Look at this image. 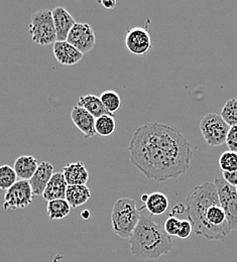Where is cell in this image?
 <instances>
[{
	"label": "cell",
	"mask_w": 237,
	"mask_h": 262,
	"mask_svg": "<svg viewBox=\"0 0 237 262\" xmlns=\"http://www.w3.org/2000/svg\"><path fill=\"white\" fill-rule=\"evenodd\" d=\"M131 163L147 179L166 182L186 174L193 149L183 132L160 122L136 128L128 145Z\"/></svg>",
	"instance_id": "obj_1"
},
{
	"label": "cell",
	"mask_w": 237,
	"mask_h": 262,
	"mask_svg": "<svg viewBox=\"0 0 237 262\" xmlns=\"http://www.w3.org/2000/svg\"><path fill=\"white\" fill-rule=\"evenodd\" d=\"M186 213L196 236L223 241L232 231L214 183L206 182L190 192L186 199Z\"/></svg>",
	"instance_id": "obj_2"
},
{
	"label": "cell",
	"mask_w": 237,
	"mask_h": 262,
	"mask_svg": "<svg viewBox=\"0 0 237 262\" xmlns=\"http://www.w3.org/2000/svg\"><path fill=\"white\" fill-rule=\"evenodd\" d=\"M128 241L132 254L140 260H158L173 249L171 237L150 215H141Z\"/></svg>",
	"instance_id": "obj_3"
},
{
	"label": "cell",
	"mask_w": 237,
	"mask_h": 262,
	"mask_svg": "<svg viewBox=\"0 0 237 262\" xmlns=\"http://www.w3.org/2000/svg\"><path fill=\"white\" fill-rule=\"evenodd\" d=\"M140 212L136 200L121 198L112 208L111 223L114 233L123 239H130L140 220Z\"/></svg>",
	"instance_id": "obj_4"
},
{
	"label": "cell",
	"mask_w": 237,
	"mask_h": 262,
	"mask_svg": "<svg viewBox=\"0 0 237 262\" xmlns=\"http://www.w3.org/2000/svg\"><path fill=\"white\" fill-rule=\"evenodd\" d=\"M29 33L32 40L38 46L55 45L58 39L53 12L49 9H41L34 12L31 17Z\"/></svg>",
	"instance_id": "obj_5"
},
{
	"label": "cell",
	"mask_w": 237,
	"mask_h": 262,
	"mask_svg": "<svg viewBox=\"0 0 237 262\" xmlns=\"http://www.w3.org/2000/svg\"><path fill=\"white\" fill-rule=\"evenodd\" d=\"M200 130L207 144L216 147L226 143L230 126L220 114L208 113L200 122Z\"/></svg>",
	"instance_id": "obj_6"
},
{
	"label": "cell",
	"mask_w": 237,
	"mask_h": 262,
	"mask_svg": "<svg viewBox=\"0 0 237 262\" xmlns=\"http://www.w3.org/2000/svg\"><path fill=\"white\" fill-rule=\"evenodd\" d=\"M220 204L226 213L230 229H237L236 188L229 185L223 178H216L214 181Z\"/></svg>",
	"instance_id": "obj_7"
},
{
	"label": "cell",
	"mask_w": 237,
	"mask_h": 262,
	"mask_svg": "<svg viewBox=\"0 0 237 262\" xmlns=\"http://www.w3.org/2000/svg\"><path fill=\"white\" fill-rule=\"evenodd\" d=\"M34 198L32 186L29 181H18L4 195L3 208L5 210H18L28 208Z\"/></svg>",
	"instance_id": "obj_8"
},
{
	"label": "cell",
	"mask_w": 237,
	"mask_h": 262,
	"mask_svg": "<svg viewBox=\"0 0 237 262\" xmlns=\"http://www.w3.org/2000/svg\"><path fill=\"white\" fill-rule=\"evenodd\" d=\"M67 41L84 55L95 47L96 35L89 24H76L69 33Z\"/></svg>",
	"instance_id": "obj_9"
},
{
	"label": "cell",
	"mask_w": 237,
	"mask_h": 262,
	"mask_svg": "<svg viewBox=\"0 0 237 262\" xmlns=\"http://www.w3.org/2000/svg\"><path fill=\"white\" fill-rule=\"evenodd\" d=\"M127 50L136 56H145L153 47L152 37L146 29L134 28L127 31L125 36Z\"/></svg>",
	"instance_id": "obj_10"
},
{
	"label": "cell",
	"mask_w": 237,
	"mask_h": 262,
	"mask_svg": "<svg viewBox=\"0 0 237 262\" xmlns=\"http://www.w3.org/2000/svg\"><path fill=\"white\" fill-rule=\"evenodd\" d=\"M71 119L86 138H92L95 136L96 118L87 110L76 105L71 111Z\"/></svg>",
	"instance_id": "obj_11"
},
{
	"label": "cell",
	"mask_w": 237,
	"mask_h": 262,
	"mask_svg": "<svg viewBox=\"0 0 237 262\" xmlns=\"http://www.w3.org/2000/svg\"><path fill=\"white\" fill-rule=\"evenodd\" d=\"M53 18L57 31L58 41H66L69 33L77 24L72 14L63 6H58L52 10Z\"/></svg>",
	"instance_id": "obj_12"
},
{
	"label": "cell",
	"mask_w": 237,
	"mask_h": 262,
	"mask_svg": "<svg viewBox=\"0 0 237 262\" xmlns=\"http://www.w3.org/2000/svg\"><path fill=\"white\" fill-rule=\"evenodd\" d=\"M53 53L56 60L64 66H74L78 64L83 59V54L72 46L67 40L57 41L54 45Z\"/></svg>",
	"instance_id": "obj_13"
},
{
	"label": "cell",
	"mask_w": 237,
	"mask_h": 262,
	"mask_svg": "<svg viewBox=\"0 0 237 262\" xmlns=\"http://www.w3.org/2000/svg\"><path fill=\"white\" fill-rule=\"evenodd\" d=\"M54 166L48 162H40L39 165L31 179L30 184L33 189L34 196H42L48 184L54 176Z\"/></svg>",
	"instance_id": "obj_14"
},
{
	"label": "cell",
	"mask_w": 237,
	"mask_h": 262,
	"mask_svg": "<svg viewBox=\"0 0 237 262\" xmlns=\"http://www.w3.org/2000/svg\"><path fill=\"white\" fill-rule=\"evenodd\" d=\"M68 186V183L64 177V173L55 172L42 194V198L48 202H51L54 200L66 199Z\"/></svg>",
	"instance_id": "obj_15"
},
{
	"label": "cell",
	"mask_w": 237,
	"mask_h": 262,
	"mask_svg": "<svg viewBox=\"0 0 237 262\" xmlns=\"http://www.w3.org/2000/svg\"><path fill=\"white\" fill-rule=\"evenodd\" d=\"M63 173L69 186L86 185L90 177L87 167L82 162H76L67 164L64 167Z\"/></svg>",
	"instance_id": "obj_16"
},
{
	"label": "cell",
	"mask_w": 237,
	"mask_h": 262,
	"mask_svg": "<svg viewBox=\"0 0 237 262\" xmlns=\"http://www.w3.org/2000/svg\"><path fill=\"white\" fill-rule=\"evenodd\" d=\"M38 162L33 156H21L14 162L13 168L20 181H31L34 177L37 167Z\"/></svg>",
	"instance_id": "obj_17"
},
{
	"label": "cell",
	"mask_w": 237,
	"mask_h": 262,
	"mask_svg": "<svg viewBox=\"0 0 237 262\" xmlns=\"http://www.w3.org/2000/svg\"><path fill=\"white\" fill-rule=\"evenodd\" d=\"M169 205L168 196L160 192L147 195L146 201L144 202V207L150 216H161L165 214L169 208Z\"/></svg>",
	"instance_id": "obj_18"
},
{
	"label": "cell",
	"mask_w": 237,
	"mask_h": 262,
	"mask_svg": "<svg viewBox=\"0 0 237 262\" xmlns=\"http://www.w3.org/2000/svg\"><path fill=\"white\" fill-rule=\"evenodd\" d=\"M78 106L84 108L85 110H87L89 113H91L96 119L101 117L103 115H107L110 114L107 109L105 108V106L102 103L101 99L100 97H97L95 95H84L81 96L78 103Z\"/></svg>",
	"instance_id": "obj_19"
},
{
	"label": "cell",
	"mask_w": 237,
	"mask_h": 262,
	"mask_svg": "<svg viewBox=\"0 0 237 262\" xmlns=\"http://www.w3.org/2000/svg\"><path fill=\"white\" fill-rule=\"evenodd\" d=\"M91 199V191L86 185L68 186L66 200L72 208H77L85 205Z\"/></svg>",
	"instance_id": "obj_20"
},
{
	"label": "cell",
	"mask_w": 237,
	"mask_h": 262,
	"mask_svg": "<svg viewBox=\"0 0 237 262\" xmlns=\"http://www.w3.org/2000/svg\"><path fill=\"white\" fill-rule=\"evenodd\" d=\"M71 205L66 199L54 200L48 202L47 205V214L50 220H62L65 219L71 212Z\"/></svg>",
	"instance_id": "obj_21"
},
{
	"label": "cell",
	"mask_w": 237,
	"mask_h": 262,
	"mask_svg": "<svg viewBox=\"0 0 237 262\" xmlns=\"http://www.w3.org/2000/svg\"><path fill=\"white\" fill-rule=\"evenodd\" d=\"M95 130L102 137H109L116 131V122L114 116L111 114L103 115L96 119Z\"/></svg>",
	"instance_id": "obj_22"
},
{
	"label": "cell",
	"mask_w": 237,
	"mask_h": 262,
	"mask_svg": "<svg viewBox=\"0 0 237 262\" xmlns=\"http://www.w3.org/2000/svg\"><path fill=\"white\" fill-rule=\"evenodd\" d=\"M100 99L107 111L113 116L121 107V97L115 91L108 90L103 92L100 95Z\"/></svg>",
	"instance_id": "obj_23"
},
{
	"label": "cell",
	"mask_w": 237,
	"mask_h": 262,
	"mask_svg": "<svg viewBox=\"0 0 237 262\" xmlns=\"http://www.w3.org/2000/svg\"><path fill=\"white\" fill-rule=\"evenodd\" d=\"M18 177L13 167L9 165H2L0 167V188L1 190L7 191L13 185H15Z\"/></svg>",
	"instance_id": "obj_24"
},
{
	"label": "cell",
	"mask_w": 237,
	"mask_h": 262,
	"mask_svg": "<svg viewBox=\"0 0 237 262\" xmlns=\"http://www.w3.org/2000/svg\"><path fill=\"white\" fill-rule=\"evenodd\" d=\"M220 115L230 127L237 125V99H229L226 101Z\"/></svg>",
	"instance_id": "obj_25"
},
{
	"label": "cell",
	"mask_w": 237,
	"mask_h": 262,
	"mask_svg": "<svg viewBox=\"0 0 237 262\" xmlns=\"http://www.w3.org/2000/svg\"><path fill=\"white\" fill-rule=\"evenodd\" d=\"M219 166L222 171L237 170V152L225 151L219 158Z\"/></svg>",
	"instance_id": "obj_26"
},
{
	"label": "cell",
	"mask_w": 237,
	"mask_h": 262,
	"mask_svg": "<svg viewBox=\"0 0 237 262\" xmlns=\"http://www.w3.org/2000/svg\"><path fill=\"white\" fill-rule=\"evenodd\" d=\"M181 222H182V220L178 219L177 217L169 216V218L165 222L164 229L170 237H173V236L177 237L180 227H181Z\"/></svg>",
	"instance_id": "obj_27"
},
{
	"label": "cell",
	"mask_w": 237,
	"mask_h": 262,
	"mask_svg": "<svg viewBox=\"0 0 237 262\" xmlns=\"http://www.w3.org/2000/svg\"><path fill=\"white\" fill-rule=\"evenodd\" d=\"M192 232H193L192 223L190 222L189 219H185V220H182V222H181V227H180L177 237L180 239H187L190 237Z\"/></svg>",
	"instance_id": "obj_28"
},
{
	"label": "cell",
	"mask_w": 237,
	"mask_h": 262,
	"mask_svg": "<svg viewBox=\"0 0 237 262\" xmlns=\"http://www.w3.org/2000/svg\"><path fill=\"white\" fill-rule=\"evenodd\" d=\"M226 145L230 151L237 152V125L230 127L226 139Z\"/></svg>",
	"instance_id": "obj_29"
},
{
	"label": "cell",
	"mask_w": 237,
	"mask_h": 262,
	"mask_svg": "<svg viewBox=\"0 0 237 262\" xmlns=\"http://www.w3.org/2000/svg\"><path fill=\"white\" fill-rule=\"evenodd\" d=\"M222 178L231 186L237 187V170L234 171H222Z\"/></svg>",
	"instance_id": "obj_30"
},
{
	"label": "cell",
	"mask_w": 237,
	"mask_h": 262,
	"mask_svg": "<svg viewBox=\"0 0 237 262\" xmlns=\"http://www.w3.org/2000/svg\"><path fill=\"white\" fill-rule=\"evenodd\" d=\"M99 3L102 4L105 8L107 9H113L116 6V1L115 0H105V1H99Z\"/></svg>",
	"instance_id": "obj_31"
},
{
	"label": "cell",
	"mask_w": 237,
	"mask_h": 262,
	"mask_svg": "<svg viewBox=\"0 0 237 262\" xmlns=\"http://www.w3.org/2000/svg\"><path fill=\"white\" fill-rule=\"evenodd\" d=\"M81 216H82V218H83L84 220H88V219H90L91 214H90V212H89L88 210H85V211H83V212L81 213Z\"/></svg>",
	"instance_id": "obj_32"
},
{
	"label": "cell",
	"mask_w": 237,
	"mask_h": 262,
	"mask_svg": "<svg viewBox=\"0 0 237 262\" xmlns=\"http://www.w3.org/2000/svg\"><path fill=\"white\" fill-rule=\"evenodd\" d=\"M236 191H237V187H236Z\"/></svg>",
	"instance_id": "obj_33"
},
{
	"label": "cell",
	"mask_w": 237,
	"mask_h": 262,
	"mask_svg": "<svg viewBox=\"0 0 237 262\" xmlns=\"http://www.w3.org/2000/svg\"><path fill=\"white\" fill-rule=\"evenodd\" d=\"M236 75H237V72H236Z\"/></svg>",
	"instance_id": "obj_34"
}]
</instances>
